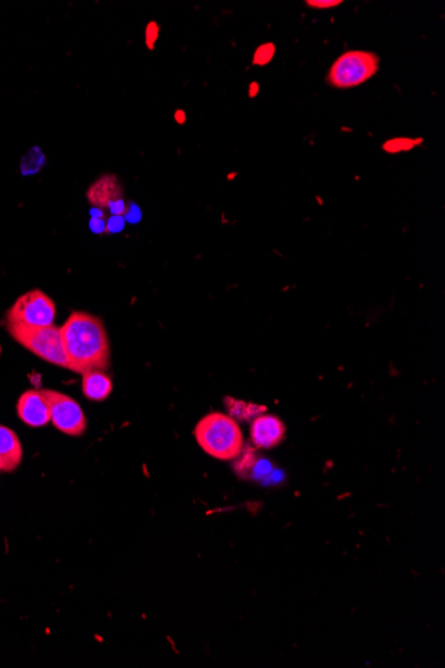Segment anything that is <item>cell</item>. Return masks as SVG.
Listing matches in <instances>:
<instances>
[{"mask_svg": "<svg viewBox=\"0 0 445 668\" xmlns=\"http://www.w3.org/2000/svg\"><path fill=\"white\" fill-rule=\"evenodd\" d=\"M42 392L50 404L51 423L66 435H82L87 428V419L82 407L62 392L47 389Z\"/></svg>", "mask_w": 445, "mask_h": 668, "instance_id": "6", "label": "cell"}, {"mask_svg": "<svg viewBox=\"0 0 445 668\" xmlns=\"http://www.w3.org/2000/svg\"><path fill=\"white\" fill-rule=\"evenodd\" d=\"M416 144V140L408 139V137H398V139H392L390 140V142L385 143V144L383 145V148H384L387 153H401V151H409Z\"/></svg>", "mask_w": 445, "mask_h": 668, "instance_id": "13", "label": "cell"}, {"mask_svg": "<svg viewBox=\"0 0 445 668\" xmlns=\"http://www.w3.org/2000/svg\"><path fill=\"white\" fill-rule=\"evenodd\" d=\"M11 336L21 343L24 349L37 355L40 359L59 366V367L69 368V358L64 351L63 342H62L61 327L50 326V327L31 328L19 325H8Z\"/></svg>", "mask_w": 445, "mask_h": 668, "instance_id": "3", "label": "cell"}, {"mask_svg": "<svg viewBox=\"0 0 445 668\" xmlns=\"http://www.w3.org/2000/svg\"><path fill=\"white\" fill-rule=\"evenodd\" d=\"M284 423L274 415H259L251 425V441L258 449H274L285 438Z\"/></svg>", "mask_w": 445, "mask_h": 668, "instance_id": "8", "label": "cell"}, {"mask_svg": "<svg viewBox=\"0 0 445 668\" xmlns=\"http://www.w3.org/2000/svg\"><path fill=\"white\" fill-rule=\"evenodd\" d=\"M307 4H309V7L315 8H331L342 4V2H340V0H309Z\"/></svg>", "mask_w": 445, "mask_h": 668, "instance_id": "15", "label": "cell"}, {"mask_svg": "<svg viewBox=\"0 0 445 668\" xmlns=\"http://www.w3.org/2000/svg\"><path fill=\"white\" fill-rule=\"evenodd\" d=\"M275 48L274 45H261L259 48L258 53L255 54V63L266 64L271 61L272 55H274Z\"/></svg>", "mask_w": 445, "mask_h": 668, "instance_id": "14", "label": "cell"}, {"mask_svg": "<svg viewBox=\"0 0 445 668\" xmlns=\"http://www.w3.org/2000/svg\"><path fill=\"white\" fill-rule=\"evenodd\" d=\"M56 306L53 299L40 290H31L16 299L7 314V325L40 328L54 326Z\"/></svg>", "mask_w": 445, "mask_h": 668, "instance_id": "5", "label": "cell"}, {"mask_svg": "<svg viewBox=\"0 0 445 668\" xmlns=\"http://www.w3.org/2000/svg\"><path fill=\"white\" fill-rule=\"evenodd\" d=\"M0 457L11 463L13 467H18L23 458V449L15 431L0 425Z\"/></svg>", "mask_w": 445, "mask_h": 668, "instance_id": "11", "label": "cell"}, {"mask_svg": "<svg viewBox=\"0 0 445 668\" xmlns=\"http://www.w3.org/2000/svg\"><path fill=\"white\" fill-rule=\"evenodd\" d=\"M61 334L71 371L83 375L109 367V336L99 318L87 312H72L62 326Z\"/></svg>", "mask_w": 445, "mask_h": 668, "instance_id": "1", "label": "cell"}, {"mask_svg": "<svg viewBox=\"0 0 445 668\" xmlns=\"http://www.w3.org/2000/svg\"><path fill=\"white\" fill-rule=\"evenodd\" d=\"M195 438L204 452L219 460L236 459L244 449V438L236 420L222 412L204 416L195 427Z\"/></svg>", "mask_w": 445, "mask_h": 668, "instance_id": "2", "label": "cell"}, {"mask_svg": "<svg viewBox=\"0 0 445 668\" xmlns=\"http://www.w3.org/2000/svg\"><path fill=\"white\" fill-rule=\"evenodd\" d=\"M86 196H87L88 203L91 206L101 210H110L113 204L124 201L120 182H119L118 177L112 174L99 177L96 182L90 186Z\"/></svg>", "mask_w": 445, "mask_h": 668, "instance_id": "9", "label": "cell"}, {"mask_svg": "<svg viewBox=\"0 0 445 668\" xmlns=\"http://www.w3.org/2000/svg\"><path fill=\"white\" fill-rule=\"evenodd\" d=\"M379 70V58L368 51H348L334 61L328 82L334 88L358 87L371 79Z\"/></svg>", "mask_w": 445, "mask_h": 668, "instance_id": "4", "label": "cell"}, {"mask_svg": "<svg viewBox=\"0 0 445 668\" xmlns=\"http://www.w3.org/2000/svg\"><path fill=\"white\" fill-rule=\"evenodd\" d=\"M18 416L29 427H43L51 422L50 404L42 390H29L18 400Z\"/></svg>", "mask_w": 445, "mask_h": 668, "instance_id": "7", "label": "cell"}, {"mask_svg": "<svg viewBox=\"0 0 445 668\" xmlns=\"http://www.w3.org/2000/svg\"><path fill=\"white\" fill-rule=\"evenodd\" d=\"M121 228H123V219H121V217H112L109 220V223H107L104 233H113V231L121 230Z\"/></svg>", "mask_w": 445, "mask_h": 668, "instance_id": "16", "label": "cell"}, {"mask_svg": "<svg viewBox=\"0 0 445 668\" xmlns=\"http://www.w3.org/2000/svg\"><path fill=\"white\" fill-rule=\"evenodd\" d=\"M83 394L90 400H107L112 392V382L109 375L101 370L88 371L83 374Z\"/></svg>", "mask_w": 445, "mask_h": 668, "instance_id": "10", "label": "cell"}, {"mask_svg": "<svg viewBox=\"0 0 445 668\" xmlns=\"http://www.w3.org/2000/svg\"><path fill=\"white\" fill-rule=\"evenodd\" d=\"M226 406L229 411V416L234 417L235 420H250L255 419L259 415H263L266 412V407L258 406V404L245 403L242 400H231L227 398Z\"/></svg>", "mask_w": 445, "mask_h": 668, "instance_id": "12", "label": "cell"}, {"mask_svg": "<svg viewBox=\"0 0 445 668\" xmlns=\"http://www.w3.org/2000/svg\"><path fill=\"white\" fill-rule=\"evenodd\" d=\"M15 470V467H13L12 465H11L8 460H5L4 458L0 457V471H4V473H10V471Z\"/></svg>", "mask_w": 445, "mask_h": 668, "instance_id": "17", "label": "cell"}]
</instances>
